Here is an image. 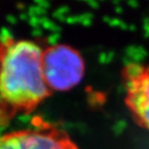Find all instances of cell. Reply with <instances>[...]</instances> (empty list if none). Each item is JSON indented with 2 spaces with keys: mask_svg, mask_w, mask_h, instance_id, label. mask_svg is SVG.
Instances as JSON below:
<instances>
[{
  "mask_svg": "<svg viewBox=\"0 0 149 149\" xmlns=\"http://www.w3.org/2000/svg\"><path fill=\"white\" fill-rule=\"evenodd\" d=\"M0 149H79L64 131L45 122L0 136Z\"/></svg>",
  "mask_w": 149,
  "mask_h": 149,
  "instance_id": "cell-3",
  "label": "cell"
},
{
  "mask_svg": "<svg viewBox=\"0 0 149 149\" xmlns=\"http://www.w3.org/2000/svg\"><path fill=\"white\" fill-rule=\"evenodd\" d=\"M121 77L128 109L136 123L149 132V65L129 63Z\"/></svg>",
  "mask_w": 149,
  "mask_h": 149,
  "instance_id": "cell-4",
  "label": "cell"
},
{
  "mask_svg": "<svg viewBox=\"0 0 149 149\" xmlns=\"http://www.w3.org/2000/svg\"><path fill=\"white\" fill-rule=\"evenodd\" d=\"M42 68L50 90L68 91L81 81L84 61L79 52L66 45H54L43 50Z\"/></svg>",
  "mask_w": 149,
  "mask_h": 149,
  "instance_id": "cell-2",
  "label": "cell"
},
{
  "mask_svg": "<svg viewBox=\"0 0 149 149\" xmlns=\"http://www.w3.org/2000/svg\"><path fill=\"white\" fill-rule=\"evenodd\" d=\"M43 49L29 40H0V125L34 111L52 94L42 68Z\"/></svg>",
  "mask_w": 149,
  "mask_h": 149,
  "instance_id": "cell-1",
  "label": "cell"
}]
</instances>
